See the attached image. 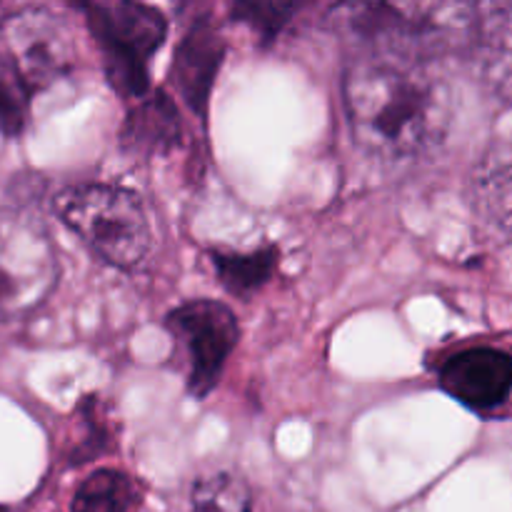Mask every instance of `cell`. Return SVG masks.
Wrapping results in <instances>:
<instances>
[{"instance_id":"cell-1","label":"cell","mask_w":512,"mask_h":512,"mask_svg":"<svg viewBox=\"0 0 512 512\" xmlns=\"http://www.w3.org/2000/svg\"><path fill=\"white\" fill-rule=\"evenodd\" d=\"M343 105L360 148L383 160L430 155L450 128L448 85L425 60L400 50H380L348 63Z\"/></svg>"},{"instance_id":"cell-2","label":"cell","mask_w":512,"mask_h":512,"mask_svg":"<svg viewBox=\"0 0 512 512\" xmlns=\"http://www.w3.org/2000/svg\"><path fill=\"white\" fill-rule=\"evenodd\" d=\"M53 213L113 268L130 273L148 258L153 245L148 213L123 185H70L53 198Z\"/></svg>"},{"instance_id":"cell-3","label":"cell","mask_w":512,"mask_h":512,"mask_svg":"<svg viewBox=\"0 0 512 512\" xmlns=\"http://www.w3.org/2000/svg\"><path fill=\"white\" fill-rule=\"evenodd\" d=\"M103 58L108 85L125 100L150 93V60L168 38V20L158 8L133 0L78 3Z\"/></svg>"},{"instance_id":"cell-4","label":"cell","mask_w":512,"mask_h":512,"mask_svg":"<svg viewBox=\"0 0 512 512\" xmlns=\"http://www.w3.org/2000/svg\"><path fill=\"white\" fill-rule=\"evenodd\" d=\"M165 330L175 343V358L183 365L185 390L195 400L208 398L238 348V315L220 300H185L165 315Z\"/></svg>"},{"instance_id":"cell-5","label":"cell","mask_w":512,"mask_h":512,"mask_svg":"<svg viewBox=\"0 0 512 512\" xmlns=\"http://www.w3.org/2000/svg\"><path fill=\"white\" fill-rule=\"evenodd\" d=\"M58 283V258L35 215L0 213V320L33 313Z\"/></svg>"},{"instance_id":"cell-6","label":"cell","mask_w":512,"mask_h":512,"mask_svg":"<svg viewBox=\"0 0 512 512\" xmlns=\"http://www.w3.org/2000/svg\"><path fill=\"white\" fill-rule=\"evenodd\" d=\"M5 58L13 63L30 93L50 88L78 60L73 25L50 5H28L0 23Z\"/></svg>"},{"instance_id":"cell-7","label":"cell","mask_w":512,"mask_h":512,"mask_svg":"<svg viewBox=\"0 0 512 512\" xmlns=\"http://www.w3.org/2000/svg\"><path fill=\"white\" fill-rule=\"evenodd\" d=\"M440 388L475 413H495L510 398L512 360L505 350L478 348L450 355L438 370Z\"/></svg>"},{"instance_id":"cell-8","label":"cell","mask_w":512,"mask_h":512,"mask_svg":"<svg viewBox=\"0 0 512 512\" xmlns=\"http://www.w3.org/2000/svg\"><path fill=\"white\" fill-rule=\"evenodd\" d=\"M225 58V40L218 25L210 18H198L185 30L183 40L175 48L170 80L183 98V103L205 123L208 118L210 93Z\"/></svg>"},{"instance_id":"cell-9","label":"cell","mask_w":512,"mask_h":512,"mask_svg":"<svg viewBox=\"0 0 512 512\" xmlns=\"http://www.w3.org/2000/svg\"><path fill=\"white\" fill-rule=\"evenodd\" d=\"M120 140L128 153L140 155H160L178 148L183 143V118L173 98L165 90H153L133 100Z\"/></svg>"},{"instance_id":"cell-10","label":"cell","mask_w":512,"mask_h":512,"mask_svg":"<svg viewBox=\"0 0 512 512\" xmlns=\"http://www.w3.org/2000/svg\"><path fill=\"white\" fill-rule=\"evenodd\" d=\"M510 180L508 143L493 145L470 175V208L503 243L510 235Z\"/></svg>"},{"instance_id":"cell-11","label":"cell","mask_w":512,"mask_h":512,"mask_svg":"<svg viewBox=\"0 0 512 512\" xmlns=\"http://www.w3.org/2000/svg\"><path fill=\"white\" fill-rule=\"evenodd\" d=\"M210 265H213L218 283L225 293L238 300H250L258 295L265 285L273 280L280 265V250L275 245H263L258 250H210Z\"/></svg>"},{"instance_id":"cell-12","label":"cell","mask_w":512,"mask_h":512,"mask_svg":"<svg viewBox=\"0 0 512 512\" xmlns=\"http://www.w3.org/2000/svg\"><path fill=\"white\" fill-rule=\"evenodd\" d=\"M140 503L135 478L123 470L100 468L78 485L70 512H130Z\"/></svg>"},{"instance_id":"cell-13","label":"cell","mask_w":512,"mask_h":512,"mask_svg":"<svg viewBox=\"0 0 512 512\" xmlns=\"http://www.w3.org/2000/svg\"><path fill=\"white\" fill-rule=\"evenodd\" d=\"M190 512H253V495L240 475L223 470L193 485Z\"/></svg>"},{"instance_id":"cell-14","label":"cell","mask_w":512,"mask_h":512,"mask_svg":"<svg viewBox=\"0 0 512 512\" xmlns=\"http://www.w3.org/2000/svg\"><path fill=\"white\" fill-rule=\"evenodd\" d=\"M30 98L33 93L23 83L18 70L5 55H0V135L3 138L23 135L30 115Z\"/></svg>"},{"instance_id":"cell-15","label":"cell","mask_w":512,"mask_h":512,"mask_svg":"<svg viewBox=\"0 0 512 512\" xmlns=\"http://www.w3.org/2000/svg\"><path fill=\"white\" fill-rule=\"evenodd\" d=\"M298 5L293 3H238L230 8L235 23H248L263 40H273L285 23L293 18Z\"/></svg>"},{"instance_id":"cell-16","label":"cell","mask_w":512,"mask_h":512,"mask_svg":"<svg viewBox=\"0 0 512 512\" xmlns=\"http://www.w3.org/2000/svg\"><path fill=\"white\" fill-rule=\"evenodd\" d=\"M0 512H5V508H0Z\"/></svg>"}]
</instances>
